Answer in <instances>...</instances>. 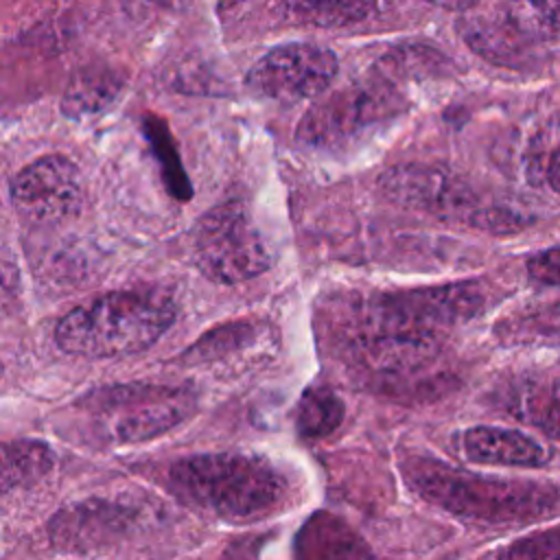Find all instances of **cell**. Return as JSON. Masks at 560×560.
Segmentation results:
<instances>
[{
    "mask_svg": "<svg viewBox=\"0 0 560 560\" xmlns=\"http://www.w3.org/2000/svg\"><path fill=\"white\" fill-rule=\"evenodd\" d=\"M398 101L381 81H359L319 103L304 116L300 136L313 144H337L394 114Z\"/></svg>",
    "mask_w": 560,
    "mask_h": 560,
    "instance_id": "9",
    "label": "cell"
},
{
    "mask_svg": "<svg viewBox=\"0 0 560 560\" xmlns=\"http://www.w3.org/2000/svg\"><path fill=\"white\" fill-rule=\"evenodd\" d=\"M376 9V0H291V11L306 24L339 28L365 20Z\"/></svg>",
    "mask_w": 560,
    "mask_h": 560,
    "instance_id": "17",
    "label": "cell"
},
{
    "mask_svg": "<svg viewBox=\"0 0 560 560\" xmlns=\"http://www.w3.org/2000/svg\"><path fill=\"white\" fill-rule=\"evenodd\" d=\"M337 70L339 63L332 50L308 42H291L265 52L247 70L245 85L262 98L295 103L324 94Z\"/></svg>",
    "mask_w": 560,
    "mask_h": 560,
    "instance_id": "7",
    "label": "cell"
},
{
    "mask_svg": "<svg viewBox=\"0 0 560 560\" xmlns=\"http://www.w3.org/2000/svg\"><path fill=\"white\" fill-rule=\"evenodd\" d=\"M131 512L109 501H83L68 505L50 521V540L66 549H85L101 545L125 532Z\"/></svg>",
    "mask_w": 560,
    "mask_h": 560,
    "instance_id": "12",
    "label": "cell"
},
{
    "mask_svg": "<svg viewBox=\"0 0 560 560\" xmlns=\"http://www.w3.org/2000/svg\"><path fill=\"white\" fill-rule=\"evenodd\" d=\"M107 398H114L116 405L129 407L114 424V438L118 442L131 444L151 440L192 413V398L188 392L168 389V387H118L116 394L107 392Z\"/></svg>",
    "mask_w": 560,
    "mask_h": 560,
    "instance_id": "10",
    "label": "cell"
},
{
    "mask_svg": "<svg viewBox=\"0 0 560 560\" xmlns=\"http://www.w3.org/2000/svg\"><path fill=\"white\" fill-rule=\"evenodd\" d=\"M293 560H374V553L341 516L317 510L293 538Z\"/></svg>",
    "mask_w": 560,
    "mask_h": 560,
    "instance_id": "13",
    "label": "cell"
},
{
    "mask_svg": "<svg viewBox=\"0 0 560 560\" xmlns=\"http://www.w3.org/2000/svg\"><path fill=\"white\" fill-rule=\"evenodd\" d=\"M144 131H147V138L162 164V175H164V182L171 190L173 197L186 201L190 199L192 195V188H190V182L182 168V162L177 158V151H175V144L171 140V133L164 125V120L160 118H147L144 122Z\"/></svg>",
    "mask_w": 560,
    "mask_h": 560,
    "instance_id": "18",
    "label": "cell"
},
{
    "mask_svg": "<svg viewBox=\"0 0 560 560\" xmlns=\"http://www.w3.org/2000/svg\"><path fill=\"white\" fill-rule=\"evenodd\" d=\"M486 306L477 282H446L418 289L376 291L350 306L343 330L409 341H442V337Z\"/></svg>",
    "mask_w": 560,
    "mask_h": 560,
    "instance_id": "3",
    "label": "cell"
},
{
    "mask_svg": "<svg viewBox=\"0 0 560 560\" xmlns=\"http://www.w3.org/2000/svg\"><path fill=\"white\" fill-rule=\"evenodd\" d=\"M199 271L219 284H238L265 273L271 252L241 201H228L206 212L192 238Z\"/></svg>",
    "mask_w": 560,
    "mask_h": 560,
    "instance_id": "5",
    "label": "cell"
},
{
    "mask_svg": "<svg viewBox=\"0 0 560 560\" xmlns=\"http://www.w3.org/2000/svg\"><path fill=\"white\" fill-rule=\"evenodd\" d=\"M55 455L44 442H0V494L35 483L52 468Z\"/></svg>",
    "mask_w": 560,
    "mask_h": 560,
    "instance_id": "15",
    "label": "cell"
},
{
    "mask_svg": "<svg viewBox=\"0 0 560 560\" xmlns=\"http://www.w3.org/2000/svg\"><path fill=\"white\" fill-rule=\"evenodd\" d=\"M9 195L13 208L33 223H59L83 206V177L66 155H44L20 168Z\"/></svg>",
    "mask_w": 560,
    "mask_h": 560,
    "instance_id": "8",
    "label": "cell"
},
{
    "mask_svg": "<svg viewBox=\"0 0 560 560\" xmlns=\"http://www.w3.org/2000/svg\"><path fill=\"white\" fill-rule=\"evenodd\" d=\"M494 407L560 442V378L516 376L497 387Z\"/></svg>",
    "mask_w": 560,
    "mask_h": 560,
    "instance_id": "11",
    "label": "cell"
},
{
    "mask_svg": "<svg viewBox=\"0 0 560 560\" xmlns=\"http://www.w3.org/2000/svg\"><path fill=\"white\" fill-rule=\"evenodd\" d=\"M527 276L542 287H560V245L540 249L527 258Z\"/></svg>",
    "mask_w": 560,
    "mask_h": 560,
    "instance_id": "20",
    "label": "cell"
},
{
    "mask_svg": "<svg viewBox=\"0 0 560 560\" xmlns=\"http://www.w3.org/2000/svg\"><path fill=\"white\" fill-rule=\"evenodd\" d=\"M223 7H232V4H238V2H243V0H219Z\"/></svg>",
    "mask_w": 560,
    "mask_h": 560,
    "instance_id": "26",
    "label": "cell"
},
{
    "mask_svg": "<svg viewBox=\"0 0 560 560\" xmlns=\"http://www.w3.org/2000/svg\"><path fill=\"white\" fill-rule=\"evenodd\" d=\"M175 306L138 291L105 293L61 317L57 346L74 357H127L153 346L173 324Z\"/></svg>",
    "mask_w": 560,
    "mask_h": 560,
    "instance_id": "4",
    "label": "cell"
},
{
    "mask_svg": "<svg viewBox=\"0 0 560 560\" xmlns=\"http://www.w3.org/2000/svg\"><path fill=\"white\" fill-rule=\"evenodd\" d=\"M20 293V276L18 269L4 260H0V315H4Z\"/></svg>",
    "mask_w": 560,
    "mask_h": 560,
    "instance_id": "24",
    "label": "cell"
},
{
    "mask_svg": "<svg viewBox=\"0 0 560 560\" xmlns=\"http://www.w3.org/2000/svg\"><path fill=\"white\" fill-rule=\"evenodd\" d=\"M0 374H2V365H0Z\"/></svg>",
    "mask_w": 560,
    "mask_h": 560,
    "instance_id": "27",
    "label": "cell"
},
{
    "mask_svg": "<svg viewBox=\"0 0 560 560\" xmlns=\"http://www.w3.org/2000/svg\"><path fill=\"white\" fill-rule=\"evenodd\" d=\"M400 472L418 497L468 523H527L560 505V490L551 483L481 475L427 453L400 457Z\"/></svg>",
    "mask_w": 560,
    "mask_h": 560,
    "instance_id": "1",
    "label": "cell"
},
{
    "mask_svg": "<svg viewBox=\"0 0 560 560\" xmlns=\"http://www.w3.org/2000/svg\"><path fill=\"white\" fill-rule=\"evenodd\" d=\"M488 560H560V523L514 538L499 547Z\"/></svg>",
    "mask_w": 560,
    "mask_h": 560,
    "instance_id": "19",
    "label": "cell"
},
{
    "mask_svg": "<svg viewBox=\"0 0 560 560\" xmlns=\"http://www.w3.org/2000/svg\"><path fill=\"white\" fill-rule=\"evenodd\" d=\"M462 455L475 464L532 468L547 464L551 451L516 429L470 427L462 433Z\"/></svg>",
    "mask_w": 560,
    "mask_h": 560,
    "instance_id": "14",
    "label": "cell"
},
{
    "mask_svg": "<svg viewBox=\"0 0 560 560\" xmlns=\"http://www.w3.org/2000/svg\"><path fill=\"white\" fill-rule=\"evenodd\" d=\"M532 177L542 179L551 190L560 192V133L538 151V158H532Z\"/></svg>",
    "mask_w": 560,
    "mask_h": 560,
    "instance_id": "21",
    "label": "cell"
},
{
    "mask_svg": "<svg viewBox=\"0 0 560 560\" xmlns=\"http://www.w3.org/2000/svg\"><path fill=\"white\" fill-rule=\"evenodd\" d=\"M381 188L398 203L444 219H459L483 230L505 232L521 225L518 214L481 203V199L466 184L433 166L407 164L389 168L381 179Z\"/></svg>",
    "mask_w": 560,
    "mask_h": 560,
    "instance_id": "6",
    "label": "cell"
},
{
    "mask_svg": "<svg viewBox=\"0 0 560 560\" xmlns=\"http://www.w3.org/2000/svg\"><path fill=\"white\" fill-rule=\"evenodd\" d=\"M343 422V402L328 385L304 389L295 407V429L306 440L330 435Z\"/></svg>",
    "mask_w": 560,
    "mask_h": 560,
    "instance_id": "16",
    "label": "cell"
},
{
    "mask_svg": "<svg viewBox=\"0 0 560 560\" xmlns=\"http://www.w3.org/2000/svg\"><path fill=\"white\" fill-rule=\"evenodd\" d=\"M173 490L190 505L230 521H258L289 499L287 477L247 453H201L171 466Z\"/></svg>",
    "mask_w": 560,
    "mask_h": 560,
    "instance_id": "2",
    "label": "cell"
},
{
    "mask_svg": "<svg viewBox=\"0 0 560 560\" xmlns=\"http://www.w3.org/2000/svg\"><path fill=\"white\" fill-rule=\"evenodd\" d=\"M534 22L553 35H560V0H525Z\"/></svg>",
    "mask_w": 560,
    "mask_h": 560,
    "instance_id": "23",
    "label": "cell"
},
{
    "mask_svg": "<svg viewBox=\"0 0 560 560\" xmlns=\"http://www.w3.org/2000/svg\"><path fill=\"white\" fill-rule=\"evenodd\" d=\"M440 9H448V11H464V9H470L477 0H427Z\"/></svg>",
    "mask_w": 560,
    "mask_h": 560,
    "instance_id": "25",
    "label": "cell"
},
{
    "mask_svg": "<svg viewBox=\"0 0 560 560\" xmlns=\"http://www.w3.org/2000/svg\"><path fill=\"white\" fill-rule=\"evenodd\" d=\"M521 326L538 335H560V302L545 304L521 319Z\"/></svg>",
    "mask_w": 560,
    "mask_h": 560,
    "instance_id": "22",
    "label": "cell"
}]
</instances>
